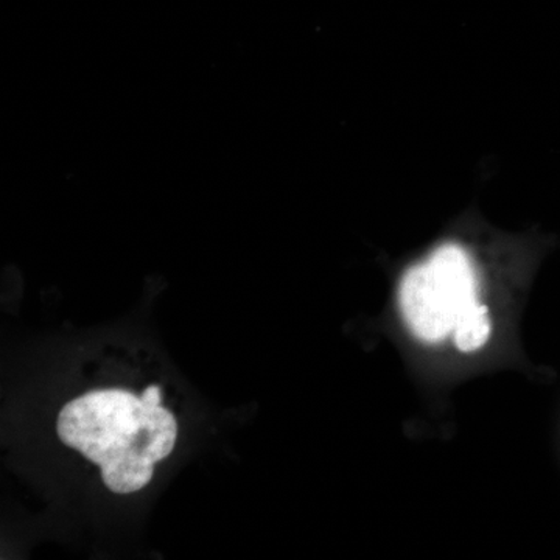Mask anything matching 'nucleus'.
Returning a JSON list of instances; mask_svg holds the SVG:
<instances>
[{"mask_svg":"<svg viewBox=\"0 0 560 560\" xmlns=\"http://www.w3.org/2000/svg\"><path fill=\"white\" fill-rule=\"evenodd\" d=\"M161 399L158 385L140 396L127 389L91 390L62 408L58 436L101 466L110 492H138L153 478L154 464L168 458L178 438V422Z\"/></svg>","mask_w":560,"mask_h":560,"instance_id":"1","label":"nucleus"},{"mask_svg":"<svg viewBox=\"0 0 560 560\" xmlns=\"http://www.w3.org/2000/svg\"><path fill=\"white\" fill-rule=\"evenodd\" d=\"M477 301L474 260L456 243L438 246L400 280L401 315L415 337L425 342H440L453 334L459 313Z\"/></svg>","mask_w":560,"mask_h":560,"instance_id":"2","label":"nucleus"},{"mask_svg":"<svg viewBox=\"0 0 560 560\" xmlns=\"http://www.w3.org/2000/svg\"><path fill=\"white\" fill-rule=\"evenodd\" d=\"M452 335L460 352H475L482 348L490 337L488 307L477 301L464 308L456 318Z\"/></svg>","mask_w":560,"mask_h":560,"instance_id":"3","label":"nucleus"}]
</instances>
